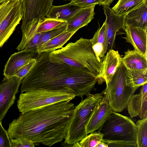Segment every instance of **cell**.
Wrapping results in <instances>:
<instances>
[{"instance_id":"obj_33","label":"cell","mask_w":147,"mask_h":147,"mask_svg":"<svg viewBox=\"0 0 147 147\" xmlns=\"http://www.w3.org/2000/svg\"><path fill=\"white\" fill-rule=\"evenodd\" d=\"M101 142L107 144L108 147H137L136 144L122 141L107 140L102 139Z\"/></svg>"},{"instance_id":"obj_11","label":"cell","mask_w":147,"mask_h":147,"mask_svg":"<svg viewBox=\"0 0 147 147\" xmlns=\"http://www.w3.org/2000/svg\"><path fill=\"white\" fill-rule=\"evenodd\" d=\"M104 13L106 16L105 21L106 27V40L105 54L113 49L117 32L122 29L124 31V15L116 14L109 6H103Z\"/></svg>"},{"instance_id":"obj_17","label":"cell","mask_w":147,"mask_h":147,"mask_svg":"<svg viewBox=\"0 0 147 147\" xmlns=\"http://www.w3.org/2000/svg\"><path fill=\"white\" fill-rule=\"evenodd\" d=\"M106 53L102 61V77L106 84L111 80L114 74L122 63V57L118 51L112 49Z\"/></svg>"},{"instance_id":"obj_7","label":"cell","mask_w":147,"mask_h":147,"mask_svg":"<svg viewBox=\"0 0 147 147\" xmlns=\"http://www.w3.org/2000/svg\"><path fill=\"white\" fill-rule=\"evenodd\" d=\"M125 67L122 63L111 80L106 83L103 91L112 110L120 112L127 108L131 97L136 89L127 86L125 80Z\"/></svg>"},{"instance_id":"obj_6","label":"cell","mask_w":147,"mask_h":147,"mask_svg":"<svg viewBox=\"0 0 147 147\" xmlns=\"http://www.w3.org/2000/svg\"><path fill=\"white\" fill-rule=\"evenodd\" d=\"M136 130L130 118L112 111L98 131L103 135V140L136 144Z\"/></svg>"},{"instance_id":"obj_15","label":"cell","mask_w":147,"mask_h":147,"mask_svg":"<svg viewBox=\"0 0 147 147\" xmlns=\"http://www.w3.org/2000/svg\"><path fill=\"white\" fill-rule=\"evenodd\" d=\"M112 111L107 100L104 96L97 105L86 125L87 135L98 130Z\"/></svg>"},{"instance_id":"obj_8","label":"cell","mask_w":147,"mask_h":147,"mask_svg":"<svg viewBox=\"0 0 147 147\" xmlns=\"http://www.w3.org/2000/svg\"><path fill=\"white\" fill-rule=\"evenodd\" d=\"M22 16L20 0H11L0 4V48L20 24Z\"/></svg>"},{"instance_id":"obj_30","label":"cell","mask_w":147,"mask_h":147,"mask_svg":"<svg viewBox=\"0 0 147 147\" xmlns=\"http://www.w3.org/2000/svg\"><path fill=\"white\" fill-rule=\"evenodd\" d=\"M36 62V59H33L28 63L23 66L17 70L14 76L22 80L33 66Z\"/></svg>"},{"instance_id":"obj_32","label":"cell","mask_w":147,"mask_h":147,"mask_svg":"<svg viewBox=\"0 0 147 147\" xmlns=\"http://www.w3.org/2000/svg\"><path fill=\"white\" fill-rule=\"evenodd\" d=\"M70 4L82 8L98 4V0H71Z\"/></svg>"},{"instance_id":"obj_16","label":"cell","mask_w":147,"mask_h":147,"mask_svg":"<svg viewBox=\"0 0 147 147\" xmlns=\"http://www.w3.org/2000/svg\"><path fill=\"white\" fill-rule=\"evenodd\" d=\"M95 5L81 8L67 21L66 31H77L87 25L94 18Z\"/></svg>"},{"instance_id":"obj_21","label":"cell","mask_w":147,"mask_h":147,"mask_svg":"<svg viewBox=\"0 0 147 147\" xmlns=\"http://www.w3.org/2000/svg\"><path fill=\"white\" fill-rule=\"evenodd\" d=\"M77 32L65 31L50 39L44 43L38 46L37 51L38 53L51 52L61 48Z\"/></svg>"},{"instance_id":"obj_22","label":"cell","mask_w":147,"mask_h":147,"mask_svg":"<svg viewBox=\"0 0 147 147\" xmlns=\"http://www.w3.org/2000/svg\"><path fill=\"white\" fill-rule=\"evenodd\" d=\"M106 40V27L105 22L102 26L98 27L93 37L91 39L92 48L99 61L105 56V50Z\"/></svg>"},{"instance_id":"obj_10","label":"cell","mask_w":147,"mask_h":147,"mask_svg":"<svg viewBox=\"0 0 147 147\" xmlns=\"http://www.w3.org/2000/svg\"><path fill=\"white\" fill-rule=\"evenodd\" d=\"M22 81V80L16 76L9 78L5 77L0 83V121L14 103L16 95Z\"/></svg>"},{"instance_id":"obj_29","label":"cell","mask_w":147,"mask_h":147,"mask_svg":"<svg viewBox=\"0 0 147 147\" xmlns=\"http://www.w3.org/2000/svg\"><path fill=\"white\" fill-rule=\"evenodd\" d=\"M11 147H34L35 145L30 140L24 138L10 139Z\"/></svg>"},{"instance_id":"obj_31","label":"cell","mask_w":147,"mask_h":147,"mask_svg":"<svg viewBox=\"0 0 147 147\" xmlns=\"http://www.w3.org/2000/svg\"><path fill=\"white\" fill-rule=\"evenodd\" d=\"M7 131L3 128L0 121V147H11Z\"/></svg>"},{"instance_id":"obj_28","label":"cell","mask_w":147,"mask_h":147,"mask_svg":"<svg viewBox=\"0 0 147 147\" xmlns=\"http://www.w3.org/2000/svg\"><path fill=\"white\" fill-rule=\"evenodd\" d=\"M67 26V25L66 24L60 28L42 32V34L40 39L38 47L66 31Z\"/></svg>"},{"instance_id":"obj_23","label":"cell","mask_w":147,"mask_h":147,"mask_svg":"<svg viewBox=\"0 0 147 147\" xmlns=\"http://www.w3.org/2000/svg\"><path fill=\"white\" fill-rule=\"evenodd\" d=\"M126 85L137 89L147 82V69L129 70L125 68Z\"/></svg>"},{"instance_id":"obj_9","label":"cell","mask_w":147,"mask_h":147,"mask_svg":"<svg viewBox=\"0 0 147 147\" xmlns=\"http://www.w3.org/2000/svg\"><path fill=\"white\" fill-rule=\"evenodd\" d=\"M22 11V31L29 22L39 21L46 16L53 0H20Z\"/></svg>"},{"instance_id":"obj_35","label":"cell","mask_w":147,"mask_h":147,"mask_svg":"<svg viewBox=\"0 0 147 147\" xmlns=\"http://www.w3.org/2000/svg\"><path fill=\"white\" fill-rule=\"evenodd\" d=\"M114 0H98L99 5L109 6Z\"/></svg>"},{"instance_id":"obj_12","label":"cell","mask_w":147,"mask_h":147,"mask_svg":"<svg viewBox=\"0 0 147 147\" xmlns=\"http://www.w3.org/2000/svg\"><path fill=\"white\" fill-rule=\"evenodd\" d=\"M38 54L37 51L24 49L12 54L5 65L3 75L7 78L14 76L17 70L35 59Z\"/></svg>"},{"instance_id":"obj_2","label":"cell","mask_w":147,"mask_h":147,"mask_svg":"<svg viewBox=\"0 0 147 147\" xmlns=\"http://www.w3.org/2000/svg\"><path fill=\"white\" fill-rule=\"evenodd\" d=\"M51 52L39 53L35 64L22 80L21 93L39 89H69L76 96L82 98L92 90H96L95 86L98 80L95 76L86 68L51 62L49 57Z\"/></svg>"},{"instance_id":"obj_34","label":"cell","mask_w":147,"mask_h":147,"mask_svg":"<svg viewBox=\"0 0 147 147\" xmlns=\"http://www.w3.org/2000/svg\"><path fill=\"white\" fill-rule=\"evenodd\" d=\"M42 32L36 33L25 46L24 49L37 51V47Z\"/></svg>"},{"instance_id":"obj_25","label":"cell","mask_w":147,"mask_h":147,"mask_svg":"<svg viewBox=\"0 0 147 147\" xmlns=\"http://www.w3.org/2000/svg\"><path fill=\"white\" fill-rule=\"evenodd\" d=\"M66 21L44 17L39 20L36 33H39L60 28L67 24Z\"/></svg>"},{"instance_id":"obj_3","label":"cell","mask_w":147,"mask_h":147,"mask_svg":"<svg viewBox=\"0 0 147 147\" xmlns=\"http://www.w3.org/2000/svg\"><path fill=\"white\" fill-rule=\"evenodd\" d=\"M49 57L53 63L86 68L97 77L99 81L103 80L102 60L99 61L97 58L90 39L81 38L75 42L69 43L60 49L51 52Z\"/></svg>"},{"instance_id":"obj_13","label":"cell","mask_w":147,"mask_h":147,"mask_svg":"<svg viewBox=\"0 0 147 147\" xmlns=\"http://www.w3.org/2000/svg\"><path fill=\"white\" fill-rule=\"evenodd\" d=\"M127 108L131 117L147 118V82L142 86L139 93L131 97Z\"/></svg>"},{"instance_id":"obj_5","label":"cell","mask_w":147,"mask_h":147,"mask_svg":"<svg viewBox=\"0 0 147 147\" xmlns=\"http://www.w3.org/2000/svg\"><path fill=\"white\" fill-rule=\"evenodd\" d=\"M76 96L69 89L60 90L36 89L21 93L17 101L19 111L23 114L55 103L70 101Z\"/></svg>"},{"instance_id":"obj_19","label":"cell","mask_w":147,"mask_h":147,"mask_svg":"<svg viewBox=\"0 0 147 147\" xmlns=\"http://www.w3.org/2000/svg\"><path fill=\"white\" fill-rule=\"evenodd\" d=\"M124 25L147 28V3L124 15Z\"/></svg>"},{"instance_id":"obj_18","label":"cell","mask_w":147,"mask_h":147,"mask_svg":"<svg viewBox=\"0 0 147 147\" xmlns=\"http://www.w3.org/2000/svg\"><path fill=\"white\" fill-rule=\"evenodd\" d=\"M147 57L134 49L128 50L122 58V63L129 70L147 69Z\"/></svg>"},{"instance_id":"obj_20","label":"cell","mask_w":147,"mask_h":147,"mask_svg":"<svg viewBox=\"0 0 147 147\" xmlns=\"http://www.w3.org/2000/svg\"><path fill=\"white\" fill-rule=\"evenodd\" d=\"M81 8L69 3L55 6L52 5L46 15L47 18L67 21Z\"/></svg>"},{"instance_id":"obj_37","label":"cell","mask_w":147,"mask_h":147,"mask_svg":"<svg viewBox=\"0 0 147 147\" xmlns=\"http://www.w3.org/2000/svg\"><path fill=\"white\" fill-rule=\"evenodd\" d=\"M11 0H0V3H1L3 2Z\"/></svg>"},{"instance_id":"obj_4","label":"cell","mask_w":147,"mask_h":147,"mask_svg":"<svg viewBox=\"0 0 147 147\" xmlns=\"http://www.w3.org/2000/svg\"><path fill=\"white\" fill-rule=\"evenodd\" d=\"M103 95V92L94 94L90 93L75 107L64 143L73 144L79 142L87 135L86 127Z\"/></svg>"},{"instance_id":"obj_36","label":"cell","mask_w":147,"mask_h":147,"mask_svg":"<svg viewBox=\"0 0 147 147\" xmlns=\"http://www.w3.org/2000/svg\"><path fill=\"white\" fill-rule=\"evenodd\" d=\"M96 147H108V146L107 144L101 141L97 144Z\"/></svg>"},{"instance_id":"obj_1","label":"cell","mask_w":147,"mask_h":147,"mask_svg":"<svg viewBox=\"0 0 147 147\" xmlns=\"http://www.w3.org/2000/svg\"><path fill=\"white\" fill-rule=\"evenodd\" d=\"M74 108L70 101H64L21 113L9 124V138H26L35 145L49 146L61 142L66 135Z\"/></svg>"},{"instance_id":"obj_38","label":"cell","mask_w":147,"mask_h":147,"mask_svg":"<svg viewBox=\"0 0 147 147\" xmlns=\"http://www.w3.org/2000/svg\"><path fill=\"white\" fill-rule=\"evenodd\" d=\"M64 1H71V0H63Z\"/></svg>"},{"instance_id":"obj_14","label":"cell","mask_w":147,"mask_h":147,"mask_svg":"<svg viewBox=\"0 0 147 147\" xmlns=\"http://www.w3.org/2000/svg\"><path fill=\"white\" fill-rule=\"evenodd\" d=\"M126 42L131 44L134 49L147 57V29L125 25Z\"/></svg>"},{"instance_id":"obj_27","label":"cell","mask_w":147,"mask_h":147,"mask_svg":"<svg viewBox=\"0 0 147 147\" xmlns=\"http://www.w3.org/2000/svg\"><path fill=\"white\" fill-rule=\"evenodd\" d=\"M103 135L98 131L90 133L79 142L80 147H96L102 139Z\"/></svg>"},{"instance_id":"obj_24","label":"cell","mask_w":147,"mask_h":147,"mask_svg":"<svg viewBox=\"0 0 147 147\" xmlns=\"http://www.w3.org/2000/svg\"><path fill=\"white\" fill-rule=\"evenodd\" d=\"M146 3L147 0H119L112 9L116 14L124 15Z\"/></svg>"},{"instance_id":"obj_26","label":"cell","mask_w":147,"mask_h":147,"mask_svg":"<svg viewBox=\"0 0 147 147\" xmlns=\"http://www.w3.org/2000/svg\"><path fill=\"white\" fill-rule=\"evenodd\" d=\"M135 124L137 147H147V118L137 121Z\"/></svg>"}]
</instances>
